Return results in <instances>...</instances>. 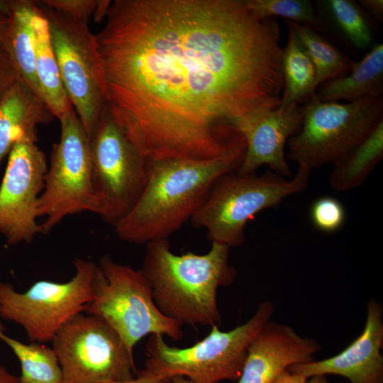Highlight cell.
Masks as SVG:
<instances>
[{
	"instance_id": "obj_34",
	"label": "cell",
	"mask_w": 383,
	"mask_h": 383,
	"mask_svg": "<svg viewBox=\"0 0 383 383\" xmlns=\"http://www.w3.org/2000/svg\"><path fill=\"white\" fill-rule=\"evenodd\" d=\"M8 24L9 16L0 13V47L2 46Z\"/></svg>"
},
{
	"instance_id": "obj_21",
	"label": "cell",
	"mask_w": 383,
	"mask_h": 383,
	"mask_svg": "<svg viewBox=\"0 0 383 383\" xmlns=\"http://www.w3.org/2000/svg\"><path fill=\"white\" fill-rule=\"evenodd\" d=\"M383 157V121L360 143L332 164L328 183L337 192L361 187Z\"/></svg>"
},
{
	"instance_id": "obj_10",
	"label": "cell",
	"mask_w": 383,
	"mask_h": 383,
	"mask_svg": "<svg viewBox=\"0 0 383 383\" xmlns=\"http://www.w3.org/2000/svg\"><path fill=\"white\" fill-rule=\"evenodd\" d=\"M96 214L114 226L133 209L147 182V159L106 109L90 138Z\"/></svg>"
},
{
	"instance_id": "obj_27",
	"label": "cell",
	"mask_w": 383,
	"mask_h": 383,
	"mask_svg": "<svg viewBox=\"0 0 383 383\" xmlns=\"http://www.w3.org/2000/svg\"><path fill=\"white\" fill-rule=\"evenodd\" d=\"M310 218L313 225L324 233H334L343 226L346 212L343 204L331 196H322L311 206Z\"/></svg>"
},
{
	"instance_id": "obj_33",
	"label": "cell",
	"mask_w": 383,
	"mask_h": 383,
	"mask_svg": "<svg viewBox=\"0 0 383 383\" xmlns=\"http://www.w3.org/2000/svg\"><path fill=\"white\" fill-rule=\"evenodd\" d=\"M0 383H21L19 378L10 373L0 364Z\"/></svg>"
},
{
	"instance_id": "obj_26",
	"label": "cell",
	"mask_w": 383,
	"mask_h": 383,
	"mask_svg": "<svg viewBox=\"0 0 383 383\" xmlns=\"http://www.w3.org/2000/svg\"><path fill=\"white\" fill-rule=\"evenodd\" d=\"M259 18L280 16L287 21L318 28L323 24L309 0H243Z\"/></svg>"
},
{
	"instance_id": "obj_3",
	"label": "cell",
	"mask_w": 383,
	"mask_h": 383,
	"mask_svg": "<svg viewBox=\"0 0 383 383\" xmlns=\"http://www.w3.org/2000/svg\"><path fill=\"white\" fill-rule=\"evenodd\" d=\"M229 250L212 242L205 254L179 255L172 252L168 239L148 243L141 270L160 311L181 326H218V289L231 284L236 275Z\"/></svg>"
},
{
	"instance_id": "obj_16",
	"label": "cell",
	"mask_w": 383,
	"mask_h": 383,
	"mask_svg": "<svg viewBox=\"0 0 383 383\" xmlns=\"http://www.w3.org/2000/svg\"><path fill=\"white\" fill-rule=\"evenodd\" d=\"M320 349L315 340L270 321L250 344L237 383H271L290 366L313 361Z\"/></svg>"
},
{
	"instance_id": "obj_38",
	"label": "cell",
	"mask_w": 383,
	"mask_h": 383,
	"mask_svg": "<svg viewBox=\"0 0 383 383\" xmlns=\"http://www.w3.org/2000/svg\"></svg>"
},
{
	"instance_id": "obj_29",
	"label": "cell",
	"mask_w": 383,
	"mask_h": 383,
	"mask_svg": "<svg viewBox=\"0 0 383 383\" xmlns=\"http://www.w3.org/2000/svg\"><path fill=\"white\" fill-rule=\"evenodd\" d=\"M175 376L174 373L170 371L158 370L145 365V368L137 372L133 379L122 381L109 380L100 383H168L171 382Z\"/></svg>"
},
{
	"instance_id": "obj_30",
	"label": "cell",
	"mask_w": 383,
	"mask_h": 383,
	"mask_svg": "<svg viewBox=\"0 0 383 383\" xmlns=\"http://www.w3.org/2000/svg\"><path fill=\"white\" fill-rule=\"evenodd\" d=\"M18 79H19L15 69L3 48L0 47V101Z\"/></svg>"
},
{
	"instance_id": "obj_36",
	"label": "cell",
	"mask_w": 383,
	"mask_h": 383,
	"mask_svg": "<svg viewBox=\"0 0 383 383\" xmlns=\"http://www.w3.org/2000/svg\"><path fill=\"white\" fill-rule=\"evenodd\" d=\"M309 383H329L327 380L326 375H316L311 377Z\"/></svg>"
},
{
	"instance_id": "obj_14",
	"label": "cell",
	"mask_w": 383,
	"mask_h": 383,
	"mask_svg": "<svg viewBox=\"0 0 383 383\" xmlns=\"http://www.w3.org/2000/svg\"><path fill=\"white\" fill-rule=\"evenodd\" d=\"M302 123L299 104L258 111L238 119L234 126L245 142L243 161L238 174L254 173L261 165H267L279 176L291 178L292 170L285 154L288 140L296 134Z\"/></svg>"
},
{
	"instance_id": "obj_9",
	"label": "cell",
	"mask_w": 383,
	"mask_h": 383,
	"mask_svg": "<svg viewBox=\"0 0 383 383\" xmlns=\"http://www.w3.org/2000/svg\"><path fill=\"white\" fill-rule=\"evenodd\" d=\"M74 277L58 283L35 282L25 292L0 282V317L20 325L32 343L51 341L70 320L86 311L93 297L97 265L77 258Z\"/></svg>"
},
{
	"instance_id": "obj_28",
	"label": "cell",
	"mask_w": 383,
	"mask_h": 383,
	"mask_svg": "<svg viewBox=\"0 0 383 383\" xmlns=\"http://www.w3.org/2000/svg\"><path fill=\"white\" fill-rule=\"evenodd\" d=\"M99 1L45 0L40 4L74 19L89 23L94 14Z\"/></svg>"
},
{
	"instance_id": "obj_2",
	"label": "cell",
	"mask_w": 383,
	"mask_h": 383,
	"mask_svg": "<svg viewBox=\"0 0 383 383\" xmlns=\"http://www.w3.org/2000/svg\"><path fill=\"white\" fill-rule=\"evenodd\" d=\"M245 149L207 160H147V182L138 201L114 226L122 240L168 239L201 204L215 182L235 171Z\"/></svg>"
},
{
	"instance_id": "obj_17",
	"label": "cell",
	"mask_w": 383,
	"mask_h": 383,
	"mask_svg": "<svg viewBox=\"0 0 383 383\" xmlns=\"http://www.w3.org/2000/svg\"><path fill=\"white\" fill-rule=\"evenodd\" d=\"M53 118L45 103L18 79L0 101V163L18 140L38 139V126Z\"/></svg>"
},
{
	"instance_id": "obj_24",
	"label": "cell",
	"mask_w": 383,
	"mask_h": 383,
	"mask_svg": "<svg viewBox=\"0 0 383 383\" xmlns=\"http://www.w3.org/2000/svg\"><path fill=\"white\" fill-rule=\"evenodd\" d=\"M320 11L343 38L353 48L365 50L373 40V30L368 15L355 1L321 0Z\"/></svg>"
},
{
	"instance_id": "obj_35",
	"label": "cell",
	"mask_w": 383,
	"mask_h": 383,
	"mask_svg": "<svg viewBox=\"0 0 383 383\" xmlns=\"http://www.w3.org/2000/svg\"><path fill=\"white\" fill-rule=\"evenodd\" d=\"M14 4V0H0V13L9 16Z\"/></svg>"
},
{
	"instance_id": "obj_13",
	"label": "cell",
	"mask_w": 383,
	"mask_h": 383,
	"mask_svg": "<svg viewBox=\"0 0 383 383\" xmlns=\"http://www.w3.org/2000/svg\"><path fill=\"white\" fill-rule=\"evenodd\" d=\"M37 140L23 137L14 143L0 185V233L9 245L42 233L37 206L48 165Z\"/></svg>"
},
{
	"instance_id": "obj_4",
	"label": "cell",
	"mask_w": 383,
	"mask_h": 383,
	"mask_svg": "<svg viewBox=\"0 0 383 383\" xmlns=\"http://www.w3.org/2000/svg\"><path fill=\"white\" fill-rule=\"evenodd\" d=\"M310 173L303 167H298L289 179L271 170L261 175L226 173L215 182L190 220L196 228H204L212 242L238 247L245 241L248 222L260 211L304 191Z\"/></svg>"
},
{
	"instance_id": "obj_19",
	"label": "cell",
	"mask_w": 383,
	"mask_h": 383,
	"mask_svg": "<svg viewBox=\"0 0 383 383\" xmlns=\"http://www.w3.org/2000/svg\"><path fill=\"white\" fill-rule=\"evenodd\" d=\"M383 92V45H374L345 74L320 85L316 97L323 102H351L382 96Z\"/></svg>"
},
{
	"instance_id": "obj_22",
	"label": "cell",
	"mask_w": 383,
	"mask_h": 383,
	"mask_svg": "<svg viewBox=\"0 0 383 383\" xmlns=\"http://www.w3.org/2000/svg\"><path fill=\"white\" fill-rule=\"evenodd\" d=\"M287 42L282 49L284 88L279 106L306 101L316 89L314 65L304 45L288 21Z\"/></svg>"
},
{
	"instance_id": "obj_12",
	"label": "cell",
	"mask_w": 383,
	"mask_h": 383,
	"mask_svg": "<svg viewBox=\"0 0 383 383\" xmlns=\"http://www.w3.org/2000/svg\"><path fill=\"white\" fill-rule=\"evenodd\" d=\"M41 8L65 89L90 140L106 111L94 34L89 23Z\"/></svg>"
},
{
	"instance_id": "obj_1",
	"label": "cell",
	"mask_w": 383,
	"mask_h": 383,
	"mask_svg": "<svg viewBox=\"0 0 383 383\" xmlns=\"http://www.w3.org/2000/svg\"><path fill=\"white\" fill-rule=\"evenodd\" d=\"M94 34L105 107L147 160H207L245 148L234 126L277 108L276 18L243 0H116Z\"/></svg>"
},
{
	"instance_id": "obj_11",
	"label": "cell",
	"mask_w": 383,
	"mask_h": 383,
	"mask_svg": "<svg viewBox=\"0 0 383 383\" xmlns=\"http://www.w3.org/2000/svg\"><path fill=\"white\" fill-rule=\"evenodd\" d=\"M51 341L63 383L128 380L137 373L133 354L100 317L79 313L67 322Z\"/></svg>"
},
{
	"instance_id": "obj_25",
	"label": "cell",
	"mask_w": 383,
	"mask_h": 383,
	"mask_svg": "<svg viewBox=\"0 0 383 383\" xmlns=\"http://www.w3.org/2000/svg\"><path fill=\"white\" fill-rule=\"evenodd\" d=\"M288 21L314 65L316 88L326 81L344 75L350 70L355 61L335 48L313 28Z\"/></svg>"
},
{
	"instance_id": "obj_15",
	"label": "cell",
	"mask_w": 383,
	"mask_h": 383,
	"mask_svg": "<svg viewBox=\"0 0 383 383\" xmlns=\"http://www.w3.org/2000/svg\"><path fill=\"white\" fill-rule=\"evenodd\" d=\"M383 311L379 302L367 303V319L360 335L338 355L290 366L287 370L306 378L335 374L350 383H383Z\"/></svg>"
},
{
	"instance_id": "obj_7",
	"label": "cell",
	"mask_w": 383,
	"mask_h": 383,
	"mask_svg": "<svg viewBox=\"0 0 383 383\" xmlns=\"http://www.w3.org/2000/svg\"><path fill=\"white\" fill-rule=\"evenodd\" d=\"M273 312L272 304L265 301L245 323L229 331L213 326L204 338L185 348L170 347L162 335H152L146 343L145 366L182 375L192 383L238 380L250 344Z\"/></svg>"
},
{
	"instance_id": "obj_37",
	"label": "cell",
	"mask_w": 383,
	"mask_h": 383,
	"mask_svg": "<svg viewBox=\"0 0 383 383\" xmlns=\"http://www.w3.org/2000/svg\"><path fill=\"white\" fill-rule=\"evenodd\" d=\"M172 383H192L189 379L182 375H176L171 382Z\"/></svg>"
},
{
	"instance_id": "obj_23",
	"label": "cell",
	"mask_w": 383,
	"mask_h": 383,
	"mask_svg": "<svg viewBox=\"0 0 383 383\" xmlns=\"http://www.w3.org/2000/svg\"><path fill=\"white\" fill-rule=\"evenodd\" d=\"M0 321V340L13 352L21 364V383H63L62 372L52 348L43 343L25 344L5 334Z\"/></svg>"
},
{
	"instance_id": "obj_5",
	"label": "cell",
	"mask_w": 383,
	"mask_h": 383,
	"mask_svg": "<svg viewBox=\"0 0 383 383\" xmlns=\"http://www.w3.org/2000/svg\"><path fill=\"white\" fill-rule=\"evenodd\" d=\"M87 314L104 320L118 334L130 353L148 335L179 340L182 326L162 313L155 305L143 272L104 255L97 265L93 297Z\"/></svg>"
},
{
	"instance_id": "obj_18",
	"label": "cell",
	"mask_w": 383,
	"mask_h": 383,
	"mask_svg": "<svg viewBox=\"0 0 383 383\" xmlns=\"http://www.w3.org/2000/svg\"><path fill=\"white\" fill-rule=\"evenodd\" d=\"M38 1L14 0L1 48L23 82L40 99L44 96L35 71L32 18Z\"/></svg>"
},
{
	"instance_id": "obj_6",
	"label": "cell",
	"mask_w": 383,
	"mask_h": 383,
	"mask_svg": "<svg viewBox=\"0 0 383 383\" xmlns=\"http://www.w3.org/2000/svg\"><path fill=\"white\" fill-rule=\"evenodd\" d=\"M301 108V127L288 140L286 158L311 171L332 165L383 121L382 96L323 102L314 92Z\"/></svg>"
},
{
	"instance_id": "obj_20",
	"label": "cell",
	"mask_w": 383,
	"mask_h": 383,
	"mask_svg": "<svg viewBox=\"0 0 383 383\" xmlns=\"http://www.w3.org/2000/svg\"><path fill=\"white\" fill-rule=\"evenodd\" d=\"M31 23L37 78L45 103L53 116L59 118L73 106L62 81L58 63L51 44L48 21L41 6H38Z\"/></svg>"
},
{
	"instance_id": "obj_32",
	"label": "cell",
	"mask_w": 383,
	"mask_h": 383,
	"mask_svg": "<svg viewBox=\"0 0 383 383\" xmlns=\"http://www.w3.org/2000/svg\"><path fill=\"white\" fill-rule=\"evenodd\" d=\"M271 383H309L308 378L288 370L282 372Z\"/></svg>"
},
{
	"instance_id": "obj_8",
	"label": "cell",
	"mask_w": 383,
	"mask_h": 383,
	"mask_svg": "<svg viewBox=\"0 0 383 383\" xmlns=\"http://www.w3.org/2000/svg\"><path fill=\"white\" fill-rule=\"evenodd\" d=\"M58 119L60 138L53 145L37 206L38 218H44L40 226L45 234L68 216L97 212L90 140L73 107Z\"/></svg>"
},
{
	"instance_id": "obj_31",
	"label": "cell",
	"mask_w": 383,
	"mask_h": 383,
	"mask_svg": "<svg viewBox=\"0 0 383 383\" xmlns=\"http://www.w3.org/2000/svg\"><path fill=\"white\" fill-rule=\"evenodd\" d=\"M358 4L367 14H370L378 21L383 19V1L382 0H360Z\"/></svg>"
}]
</instances>
